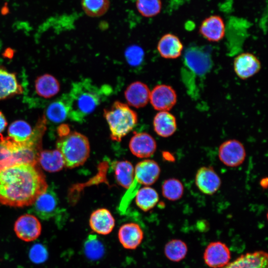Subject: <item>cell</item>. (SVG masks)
Instances as JSON below:
<instances>
[{
	"label": "cell",
	"instance_id": "cell-13",
	"mask_svg": "<svg viewBox=\"0 0 268 268\" xmlns=\"http://www.w3.org/2000/svg\"><path fill=\"white\" fill-rule=\"evenodd\" d=\"M118 238L123 248L133 250L136 249L141 244L144 238V233L137 223H127L119 228Z\"/></svg>",
	"mask_w": 268,
	"mask_h": 268
},
{
	"label": "cell",
	"instance_id": "cell-40",
	"mask_svg": "<svg viewBox=\"0 0 268 268\" xmlns=\"http://www.w3.org/2000/svg\"><path fill=\"white\" fill-rule=\"evenodd\" d=\"M260 185L264 188H267L268 186L267 178H263L260 181Z\"/></svg>",
	"mask_w": 268,
	"mask_h": 268
},
{
	"label": "cell",
	"instance_id": "cell-21",
	"mask_svg": "<svg viewBox=\"0 0 268 268\" xmlns=\"http://www.w3.org/2000/svg\"><path fill=\"white\" fill-rule=\"evenodd\" d=\"M23 92L15 73L0 67V101L20 94Z\"/></svg>",
	"mask_w": 268,
	"mask_h": 268
},
{
	"label": "cell",
	"instance_id": "cell-25",
	"mask_svg": "<svg viewBox=\"0 0 268 268\" xmlns=\"http://www.w3.org/2000/svg\"><path fill=\"white\" fill-rule=\"evenodd\" d=\"M68 106L66 94L52 102L46 110V119L53 123L64 122L68 115Z\"/></svg>",
	"mask_w": 268,
	"mask_h": 268
},
{
	"label": "cell",
	"instance_id": "cell-32",
	"mask_svg": "<svg viewBox=\"0 0 268 268\" xmlns=\"http://www.w3.org/2000/svg\"><path fill=\"white\" fill-rule=\"evenodd\" d=\"M82 8L85 14L96 17L103 15L110 7V0H81Z\"/></svg>",
	"mask_w": 268,
	"mask_h": 268
},
{
	"label": "cell",
	"instance_id": "cell-14",
	"mask_svg": "<svg viewBox=\"0 0 268 268\" xmlns=\"http://www.w3.org/2000/svg\"><path fill=\"white\" fill-rule=\"evenodd\" d=\"M156 142L154 138L146 133H136L129 142L131 152L138 158L151 156L156 149Z\"/></svg>",
	"mask_w": 268,
	"mask_h": 268
},
{
	"label": "cell",
	"instance_id": "cell-15",
	"mask_svg": "<svg viewBox=\"0 0 268 268\" xmlns=\"http://www.w3.org/2000/svg\"><path fill=\"white\" fill-rule=\"evenodd\" d=\"M199 32L210 42L220 41L224 38L225 34V25L223 19L217 15L205 18L200 25Z\"/></svg>",
	"mask_w": 268,
	"mask_h": 268
},
{
	"label": "cell",
	"instance_id": "cell-39",
	"mask_svg": "<svg viewBox=\"0 0 268 268\" xmlns=\"http://www.w3.org/2000/svg\"><path fill=\"white\" fill-rule=\"evenodd\" d=\"M7 125V122L3 114L0 111V135Z\"/></svg>",
	"mask_w": 268,
	"mask_h": 268
},
{
	"label": "cell",
	"instance_id": "cell-28",
	"mask_svg": "<svg viewBox=\"0 0 268 268\" xmlns=\"http://www.w3.org/2000/svg\"><path fill=\"white\" fill-rule=\"evenodd\" d=\"M135 197L137 206L144 211L153 208L159 201V195L156 191L148 186L139 189Z\"/></svg>",
	"mask_w": 268,
	"mask_h": 268
},
{
	"label": "cell",
	"instance_id": "cell-29",
	"mask_svg": "<svg viewBox=\"0 0 268 268\" xmlns=\"http://www.w3.org/2000/svg\"><path fill=\"white\" fill-rule=\"evenodd\" d=\"M188 252V247L183 241L172 239L168 241L164 247V254L171 261L178 262L183 260Z\"/></svg>",
	"mask_w": 268,
	"mask_h": 268
},
{
	"label": "cell",
	"instance_id": "cell-1",
	"mask_svg": "<svg viewBox=\"0 0 268 268\" xmlns=\"http://www.w3.org/2000/svg\"><path fill=\"white\" fill-rule=\"evenodd\" d=\"M48 187L37 164L10 166L0 171V203L12 207L32 205Z\"/></svg>",
	"mask_w": 268,
	"mask_h": 268
},
{
	"label": "cell",
	"instance_id": "cell-33",
	"mask_svg": "<svg viewBox=\"0 0 268 268\" xmlns=\"http://www.w3.org/2000/svg\"><path fill=\"white\" fill-rule=\"evenodd\" d=\"M84 252L89 260L96 261L101 259L105 253V248L102 243L96 236L90 235L84 245Z\"/></svg>",
	"mask_w": 268,
	"mask_h": 268
},
{
	"label": "cell",
	"instance_id": "cell-10",
	"mask_svg": "<svg viewBox=\"0 0 268 268\" xmlns=\"http://www.w3.org/2000/svg\"><path fill=\"white\" fill-rule=\"evenodd\" d=\"M195 183L201 193L207 195H212L219 189L221 181L219 175L212 167L202 166L197 171Z\"/></svg>",
	"mask_w": 268,
	"mask_h": 268
},
{
	"label": "cell",
	"instance_id": "cell-23",
	"mask_svg": "<svg viewBox=\"0 0 268 268\" xmlns=\"http://www.w3.org/2000/svg\"><path fill=\"white\" fill-rule=\"evenodd\" d=\"M43 169L49 172H56L65 166L63 156L58 149L41 150L38 157Z\"/></svg>",
	"mask_w": 268,
	"mask_h": 268
},
{
	"label": "cell",
	"instance_id": "cell-27",
	"mask_svg": "<svg viewBox=\"0 0 268 268\" xmlns=\"http://www.w3.org/2000/svg\"><path fill=\"white\" fill-rule=\"evenodd\" d=\"M188 66L198 74L206 72L210 67V61L208 56L198 50L188 51L186 55Z\"/></svg>",
	"mask_w": 268,
	"mask_h": 268
},
{
	"label": "cell",
	"instance_id": "cell-35",
	"mask_svg": "<svg viewBox=\"0 0 268 268\" xmlns=\"http://www.w3.org/2000/svg\"><path fill=\"white\" fill-rule=\"evenodd\" d=\"M144 52L137 46L129 47L125 52V57L128 63L132 66H138L143 60Z\"/></svg>",
	"mask_w": 268,
	"mask_h": 268
},
{
	"label": "cell",
	"instance_id": "cell-36",
	"mask_svg": "<svg viewBox=\"0 0 268 268\" xmlns=\"http://www.w3.org/2000/svg\"><path fill=\"white\" fill-rule=\"evenodd\" d=\"M140 187V185L134 180L120 201L119 209L121 212H124L127 209L132 200L135 197Z\"/></svg>",
	"mask_w": 268,
	"mask_h": 268
},
{
	"label": "cell",
	"instance_id": "cell-7",
	"mask_svg": "<svg viewBox=\"0 0 268 268\" xmlns=\"http://www.w3.org/2000/svg\"><path fill=\"white\" fill-rule=\"evenodd\" d=\"M41 230L40 221L31 214L20 216L14 225V231L17 237L25 242H31L36 240L40 235Z\"/></svg>",
	"mask_w": 268,
	"mask_h": 268
},
{
	"label": "cell",
	"instance_id": "cell-11",
	"mask_svg": "<svg viewBox=\"0 0 268 268\" xmlns=\"http://www.w3.org/2000/svg\"><path fill=\"white\" fill-rule=\"evenodd\" d=\"M21 142L9 136L0 135V171L10 166L21 164L19 150Z\"/></svg>",
	"mask_w": 268,
	"mask_h": 268
},
{
	"label": "cell",
	"instance_id": "cell-12",
	"mask_svg": "<svg viewBox=\"0 0 268 268\" xmlns=\"http://www.w3.org/2000/svg\"><path fill=\"white\" fill-rule=\"evenodd\" d=\"M233 67L238 77L242 79H246L252 77L260 70L261 64L254 54L243 53L235 58Z\"/></svg>",
	"mask_w": 268,
	"mask_h": 268
},
{
	"label": "cell",
	"instance_id": "cell-31",
	"mask_svg": "<svg viewBox=\"0 0 268 268\" xmlns=\"http://www.w3.org/2000/svg\"><path fill=\"white\" fill-rule=\"evenodd\" d=\"M161 188L163 197L171 201L179 200L184 192L183 184L179 179L175 178L165 180Z\"/></svg>",
	"mask_w": 268,
	"mask_h": 268
},
{
	"label": "cell",
	"instance_id": "cell-17",
	"mask_svg": "<svg viewBox=\"0 0 268 268\" xmlns=\"http://www.w3.org/2000/svg\"><path fill=\"white\" fill-rule=\"evenodd\" d=\"M222 268H268V255L261 250L247 253Z\"/></svg>",
	"mask_w": 268,
	"mask_h": 268
},
{
	"label": "cell",
	"instance_id": "cell-34",
	"mask_svg": "<svg viewBox=\"0 0 268 268\" xmlns=\"http://www.w3.org/2000/svg\"><path fill=\"white\" fill-rule=\"evenodd\" d=\"M136 6L141 15L151 17L160 13L162 2L161 0H136Z\"/></svg>",
	"mask_w": 268,
	"mask_h": 268
},
{
	"label": "cell",
	"instance_id": "cell-8",
	"mask_svg": "<svg viewBox=\"0 0 268 268\" xmlns=\"http://www.w3.org/2000/svg\"><path fill=\"white\" fill-rule=\"evenodd\" d=\"M149 101L155 110L169 111L176 104L177 95L171 86L159 84L156 85L150 91Z\"/></svg>",
	"mask_w": 268,
	"mask_h": 268
},
{
	"label": "cell",
	"instance_id": "cell-26",
	"mask_svg": "<svg viewBox=\"0 0 268 268\" xmlns=\"http://www.w3.org/2000/svg\"><path fill=\"white\" fill-rule=\"evenodd\" d=\"M115 176L119 185L128 189L134 180V169L127 160L117 161L114 164Z\"/></svg>",
	"mask_w": 268,
	"mask_h": 268
},
{
	"label": "cell",
	"instance_id": "cell-3",
	"mask_svg": "<svg viewBox=\"0 0 268 268\" xmlns=\"http://www.w3.org/2000/svg\"><path fill=\"white\" fill-rule=\"evenodd\" d=\"M103 115L109 127L111 139L119 142L133 129L138 121L136 113L118 101L104 109Z\"/></svg>",
	"mask_w": 268,
	"mask_h": 268
},
{
	"label": "cell",
	"instance_id": "cell-38",
	"mask_svg": "<svg viewBox=\"0 0 268 268\" xmlns=\"http://www.w3.org/2000/svg\"><path fill=\"white\" fill-rule=\"evenodd\" d=\"M69 133V127L67 124H62L58 127V134L60 137L66 136Z\"/></svg>",
	"mask_w": 268,
	"mask_h": 268
},
{
	"label": "cell",
	"instance_id": "cell-24",
	"mask_svg": "<svg viewBox=\"0 0 268 268\" xmlns=\"http://www.w3.org/2000/svg\"><path fill=\"white\" fill-rule=\"evenodd\" d=\"M37 94L44 98H50L56 95L60 90L59 81L53 75L44 74L38 76L35 81Z\"/></svg>",
	"mask_w": 268,
	"mask_h": 268
},
{
	"label": "cell",
	"instance_id": "cell-19",
	"mask_svg": "<svg viewBox=\"0 0 268 268\" xmlns=\"http://www.w3.org/2000/svg\"><path fill=\"white\" fill-rule=\"evenodd\" d=\"M150 91L146 84L135 81L131 83L125 91L129 105L136 108L144 107L149 101Z\"/></svg>",
	"mask_w": 268,
	"mask_h": 268
},
{
	"label": "cell",
	"instance_id": "cell-9",
	"mask_svg": "<svg viewBox=\"0 0 268 268\" xmlns=\"http://www.w3.org/2000/svg\"><path fill=\"white\" fill-rule=\"evenodd\" d=\"M203 258L205 264L209 268H222L230 262L231 253L225 243L214 241L206 246Z\"/></svg>",
	"mask_w": 268,
	"mask_h": 268
},
{
	"label": "cell",
	"instance_id": "cell-2",
	"mask_svg": "<svg viewBox=\"0 0 268 268\" xmlns=\"http://www.w3.org/2000/svg\"><path fill=\"white\" fill-rule=\"evenodd\" d=\"M105 88L94 85L89 79L74 82L68 94H66L68 106V118L81 123L100 104Z\"/></svg>",
	"mask_w": 268,
	"mask_h": 268
},
{
	"label": "cell",
	"instance_id": "cell-4",
	"mask_svg": "<svg viewBox=\"0 0 268 268\" xmlns=\"http://www.w3.org/2000/svg\"><path fill=\"white\" fill-rule=\"evenodd\" d=\"M56 147L63 156L65 166L68 168L83 165L89 156L88 139L77 132H70L66 136L60 137Z\"/></svg>",
	"mask_w": 268,
	"mask_h": 268
},
{
	"label": "cell",
	"instance_id": "cell-20",
	"mask_svg": "<svg viewBox=\"0 0 268 268\" xmlns=\"http://www.w3.org/2000/svg\"><path fill=\"white\" fill-rule=\"evenodd\" d=\"M157 48L162 58L175 59L181 55L183 45L178 36L171 33H167L160 39Z\"/></svg>",
	"mask_w": 268,
	"mask_h": 268
},
{
	"label": "cell",
	"instance_id": "cell-6",
	"mask_svg": "<svg viewBox=\"0 0 268 268\" xmlns=\"http://www.w3.org/2000/svg\"><path fill=\"white\" fill-rule=\"evenodd\" d=\"M59 200L54 188L48 187L32 204L30 211L41 219L48 220L58 212Z\"/></svg>",
	"mask_w": 268,
	"mask_h": 268
},
{
	"label": "cell",
	"instance_id": "cell-30",
	"mask_svg": "<svg viewBox=\"0 0 268 268\" xmlns=\"http://www.w3.org/2000/svg\"><path fill=\"white\" fill-rule=\"evenodd\" d=\"M33 129L31 126L23 120H17L12 122L8 128V136L17 142L27 141L31 136Z\"/></svg>",
	"mask_w": 268,
	"mask_h": 268
},
{
	"label": "cell",
	"instance_id": "cell-22",
	"mask_svg": "<svg viewBox=\"0 0 268 268\" xmlns=\"http://www.w3.org/2000/svg\"><path fill=\"white\" fill-rule=\"evenodd\" d=\"M153 126L155 133L163 137L172 135L177 129L176 119L169 111H159L154 117Z\"/></svg>",
	"mask_w": 268,
	"mask_h": 268
},
{
	"label": "cell",
	"instance_id": "cell-18",
	"mask_svg": "<svg viewBox=\"0 0 268 268\" xmlns=\"http://www.w3.org/2000/svg\"><path fill=\"white\" fill-rule=\"evenodd\" d=\"M89 226L96 233L106 235L110 234L115 225V220L110 211L104 208L97 209L91 214Z\"/></svg>",
	"mask_w": 268,
	"mask_h": 268
},
{
	"label": "cell",
	"instance_id": "cell-37",
	"mask_svg": "<svg viewBox=\"0 0 268 268\" xmlns=\"http://www.w3.org/2000/svg\"><path fill=\"white\" fill-rule=\"evenodd\" d=\"M48 256L46 247L41 244H36L30 249L29 258L30 260L35 264L44 262Z\"/></svg>",
	"mask_w": 268,
	"mask_h": 268
},
{
	"label": "cell",
	"instance_id": "cell-5",
	"mask_svg": "<svg viewBox=\"0 0 268 268\" xmlns=\"http://www.w3.org/2000/svg\"><path fill=\"white\" fill-rule=\"evenodd\" d=\"M218 157L225 165L236 167L241 165L246 156L245 148L239 140L231 139L223 142L218 151Z\"/></svg>",
	"mask_w": 268,
	"mask_h": 268
},
{
	"label": "cell",
	"instance_id": "cell-16",
	"mask_svg": "<svg viewBox=\"0 0 268 268\" xmlns=\"http://www.w3.org/2000/svg\"><path fill=\"white\" fill-rule=\"evenodd\" d=\"M160 168L154 160L145 159L138 162L134 168V180L139 185L149 186L158 179Z\"/></svg>",
	"mask_w": 268,
	"mask_h": 268
}]
</instances>
